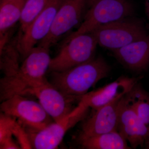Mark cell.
<instances>
[{
    "mask_svg": "<svg viewBox=\"0 0 149 149\" xmlns=\"http://www.w3.org/2000/svg\"><path fill=\"white\" fill-rule=\"evenodd\" d=\"M1 111L3 114L17 120L25 129L42 130L53 122L52 118L40 103L19 95L3 101Z\"/></svg>",
    "mask_w": 149,
    "mask_h": 149,
    "instance_id": "cell-6",
    "label": "cell"
},
{
    "mask_svg": "<svg viewBox=\"0 0 149 149\" xmlns=\"http://www.w3.org/2000/svg\"><path fill=\"white\" fill-rule=\"evenodd\" d=\"M21 148L13 141V138L7 139L0 143V149H17Z\"/></svg>",
    "mask_w": 149,
    "mask_h": 149,
    "instance_id": "cell-20",
    "label": "cell"
},
{
    "mask_svg": "<svg viewBox=\"0 0 149 149\" xmlns=\"http://www.w3.org/2000/svg\"><path fill=\"white\" fill-rule=\"evenodd\" d=\"M132 11L131 4L127 0H93L83 22L66 40L93 32L102 25L123 19Z\"/></svg>",
    "mask_w": 149,
    "mask_h": 149,
    "instance_id": "cell-5",
    "label": "cell"
},
{
    "mask_svg": "<svg viewBox=\"0 0 149 149\" xmlns=\"http://www.w3.org/2000/svg\"><path fill=\"white\" fill-rule=\"evenodd\" d=\"M17 95H32L37 98L54 121L60 120L77 106L82 97L65 95L56 89L47 79L39 81L24 80L17 90Z\"/></svg>",
    "mask_w": 149,
    "mask_h": 149,
    "instance_id": "cell-2",
    "label": "cell"
},
{
    "mask_svg": "<svg viewBox=\"0 0 149 149\" xmlns=\"http://www.w3.org/2000/svg\"><path fill=\"white\" fill-rule=\"evenodd\" d=\"M126 95L121 99L118 131L131 148L144 146L149 148V128L136 114Z\"/></svg>",
    "mask_w": 149,
    "mask_h": 149,
    "instance_id": "cell-10",
    "label": "cell"
},
{
    "mask_svg": "<svg viewBox=\"0 0 149 149\" xmlns=\"http://www.w3.org/2000/svg\"><path fill=\"white\" fill-rule=\"evenodd\" d=\"M62 1L49 0L45 8L19 37L17 49L24 58L49 34Z\"/></svg>",
    "mask_w": 149,
    "mask_h": 149,
    "instance_id": "cell-9",
    "label": "cell"
},
{
    "mask_svg": "<svg viewBox=\"0 0 149 149\" xmlns=\"http://www.w3.org/2000/svg\"><path fill=\"white\" fill-rule=\"evenodd\" d=\"M51 59L49 49L35 47L25 57L18 69L10 75H16L28 80H45L46 72L49 69Z\"/></svg>",
    "mask_w": 149,
    "mask_h": 149,
    "instance_id": "cell-13",
    "label": "cell"
},
{
    "mask_svg": "<svg viewBox=\"0 0 149 149\" xmlns=\"http://www.w3.org/2000/svg\"><path fill=\"white\" fill-rule=\"evenodd\" d=\"M89 108L83 97L77 106L60 120L52 123L42 130L25 129L32 148L54 149L57 148L66 132L84 119Z\"/></svg>",
    "mask_w": 149,
    "mask_h": 149,
    "instance_id": "cell-3",
    "label": "cell"
},
{
    "mask_svg": "<svg viewBox=\"0 0 149 149\" xmlns=\"http://www.w3.org/2000/svg\"><path fill=\"white\" fill-rule=\"evenodd\" d=\"M135 77L122 76L113 82L83 96L89 107L95 110L120 98L138 83Z\"/></svg>",
    "mask_w": 149,
    "mask_h": 149,
    "instance_id": "cell-12",
    "label": "cell"
},
{
    "mask_svg": "<svg viewBox=\"0 0 149 149\" xmlns=\"http://www.w3.org/2000/svg\"><path fill=\"white\" fill-rule=\"evenodd\" d=\"M97 45L93 32L65 40L58 53L51 59L49 70L64 71L89 61L94 58Z\"/></svg>",
    "mask_w": 149,
    "mask_h": 149,
    "instance_id": "cell-4",
    "label": "cell"
},
{
    "mask_svg": "<svg viewBox=\"0 0 149 149\" xmlns=\"http://www.w3.org/2000/svg\"><path fill=\"white\" fill-rule=\"evenodd\" d=\"M136 114L149 128V94L137 83L126 94Z\"/></svg>",
    "mask_w": 149,
    "mask_h": 149,
    "instance_id": "cell-17",
    "label": "cell"
},
{
    "mask_svg": "<svg viewBox=\"0 0 149 149\" xmlns=\"http://www.w3.org/2000/svg\"><path fill=\"white\" fill-rule=\"evenodd\" d=\"M117 59L128 69L142 71L149 65V35L113 51Z\"/></svg>",
    "mask_w": 149,
    "mask_h": 149,
    "instance_id": "cell-14",
    "label": "cell"
},
{
    "mask_svg": "<svg viewBox=\"0 0 149 149\" xmlns=\"http://www.w3.org/2000/svg\"><path fill=\"white\" fill-rule=\"evenodd\" d=\"M83 148L131 149L126 140L118 130L99 134L78 141Z\"/></svg>",
    "mask_w": 149,
    "mask_h": 149,
    "instance_id": "cell-16",
    "label": "cell"
},
{
    "mask_svg": "<svg viewBox=\"0 0 149 149\" xmlns=\"http://www.w3.org/2000/svg\"><path fill=\"white\" fill-rule=\"evenodd\" d=\"M12 133L18 141L19 145L21 148H32L27 131L17 120L13 127Z\"/></svg>",
    "mask_w": 149,
    "mask_h": 149,
    "instance_id": "cell-19",
    "label": "cell"
},
{
    "mask_svg": "<svg viewBox=\"0 0 149 149\" xmlns=\"http://www.w3.org/2000/svg\"><path fill=\"white\" fill-rule=\"evenodd\" d=\"M146 10L148 18L149 19V1H147L146 3Z\"/></svg>",
    "mask_w": 149,
    "mask_h": 149,
    "instance_id": "cell-21",
    "label": "cell"
},
{
    "mask_svg": "<svg viewBox=\"0 0 149 149\" xmlns=\"http://www.w3.org/2000/svg\"><path fill=\"white\" fill-rule=\"evenodd\" d=\"M123 97L95 110L94 114L83 123L78 141L118 130L120 103Z\"/></svg>",
    "mask_w": 149,
    "mask_h": 149,
    "instance_id": "cell-11",
    "label": "cell"
},
{
    "mask_svg": "<svg viewBox=\"0 0 149 149\" xmlns=\"http://www.w3.org/2000/svg\"><path fill=\"white\" fill-rule=\"evenodd\" d=\"M49 0H26L22 13L20 22L21 33L24 32L28 26L43 10Z\"/></svg>",
    "mask_w": 149,
    "mask_h": 149,
    "instance_id": "cell-18",
    "label": "cell"
},
{
    "mask_svg": "<svg viewBox=\"0 0 149 149\" xmlns=\"http://www.w3.org/2000/svg\"><path fill=\"white\" fill-rule=\"evenodd\" d=\"M87 0H63L50 31L38 45L50 49L81 20Z\"/></svg>",
    "mask_w": 149,
    "mask_h": 149,
    "instance_id": "cell-8",
    "label": "cell"
},
{
    "mask_svg": "<svg viewBox=\"0 0 149 149\" xmlns=\"http://www.w3.org/2000/svg\"><path fill=\"white\" fill-rule=\"evenodd\" d=\"M26 0H1L0 1V37L1 51L3 49L8 31L20 21Z\"/></svg>",
    "mask_w": 149,
    "mask_h": 149,
    "instance_id": "cell-15",
    "label": "cell"
},
{
    "mask_svg": "<svg viewBox=\"0 0 149 149\" xmlns=\"http://www.w3.org/2000/svg\"><path fill=\"white\" fill-rule=\"evenodd\" d=\"M92 32L98 45L113 51L148 35L141 23L124 19L102 25Z\"/></svg>",
    "mask_w": 149,
    "mask_h": 149,
    "instance_id": "cell-7",
    "label": "cell"
},
{
    "mask_svg": "<svg viewBox=\"0 0 149 149\" xmlns=\"http://www.w3.org/2000/svg\"><path fill=\"white\" fill-rule=\"evenodd\" d=\"M110 68L101 57L67 70L52 72L51 84L65 95L82 97L99 81L107 77Z\"/></svg>",
    "mask_w": 149,
    "mask_h": 149,
    "instance_id": "cell-1",
    "label": "cell"
}]
</instances>
